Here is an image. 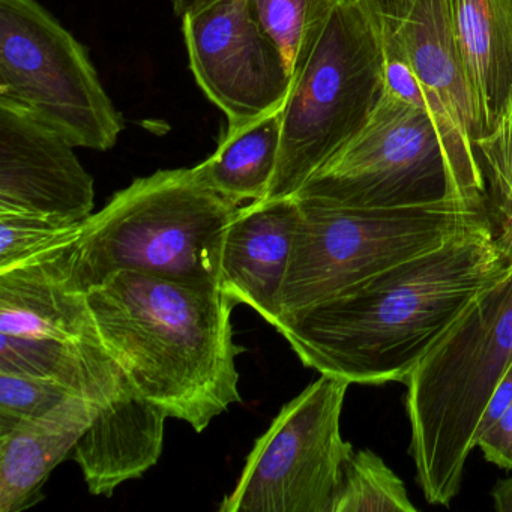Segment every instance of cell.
<instances>
[{
  "mask_svg": "<svg viewBox=\"0 0 512 512\" xmlns=\"http://www.w3.org/2000/svg\"><path fill=\"white\" fill-rule=\"evenodd\" d=\"M485 460L502 469L512 470V403L503 415L476 440Z\"/></svg>",
  "mask_w": 512,
  "mask_h": 512,
  "instance_id": "cell-23",
  "label": "cell"
},
{
  "mask_svg": "<svg viewBox=\"0 0 512 512\" xmlns=\"http://www.w3.org/2000/svg\"><path fill=\"white\" fill-rule=\"evenodd\" d=\"M94 421L86 398L70 395L40 418L0 436V512H20L44 499L43 488L58 464Z\"/></svg>",
  "mask_w": 512,
  "mask_h": 512,
  "instance_id": "cell-15",
  "label": "cell"
},
{
  "mask_svg": "<svg viewBox=\"0 0 512 512\" xmlns=\"http://www.w3.org/2000/svg\"><path fill=\"white\" fill-rule=\"evenodd\" d=\"M511 364L512 265L406 380L409 452L431 505H451L460 493L482 415Z\"/></svg>",
  "mask_w": 512,
  "mask_h": 512,
  "instance_id": "cell-4",
  "label": "cell"
},
{
  "mask_svg": "<svg viewBox=\"0 0 512 512\" xmlns=\"http://www.w3.org/2000/svg\"><path fill=\"white\" fill-rule=\"evenodd\" d=\"M512 265V221L463 230L274 328L302 364L350 385L406 383L470 302Z\"/></svg>",
  "mask_w": 512,
  "mask_h": 512,
  "instance_id": "cell-1",
  "label": "cell"
},
{
  "mask_svg": "<svg viewBox=\"0 0 512 512\" xmlns=\"http://www.w3.org/2000/svg\"><path fill=\"white\" fill-rule=\"evenodd\" d=\"M475 148L494 214L500 221H512V107L476 140Z\"/></svg>",
  "mask_w": 512,
  "mask_h": 512,
  "instance_id": "cell-22",
  "label": "cell"
},
{
  "mask_svg": "<svg viewBox=\"0 0 512 512\" xmlns=\"http://www.w3.org/2000/svg\"><path fill=\"white\" fill-rule=\"evenodd\" d=\"M511 403L512 364L509 365L505 376L500 380L499 386H497L496 391H494L493 397H491L490 403H488L487 409H485L484 415H482L481 424H479L478 427V434H476V440L503 415V412L511 406Z\"/></svg>",
  "mask_w": 512,
  "mask_h": 512,
  "instance_id": "cell-24",
  "label": "cell"
},
{
  "mask_svg": "<svg viewBox=\"0 0 512 512\" xmlns=\"http://www.w3.org/2000/svg\"><path fill=\"white\" fill-rule=\"evenodd\" d=\"M494 509L500 512H512V476L499 479L491 490Z\"/></svg>",
  "mask_w": 512,
  "mask_h": 512,
  "instance_id": "cell-25",
  "label": "cell"
},
{
  "mask_svg": "<svg viewBox=\"0 0 512 512\" xmlns=\"http://www.w3.org/2000/svg\"><path fill=\"white\" fill-rule=\"evenodd\" d=\"M350 383L320 374L256 440L220 512H331L352 443L341 436Z\"/></svg>",
  "mask_w": 512,
  "mask_h": 512,
  "instance_id": "cell-10",
  "label": "cell"
},
{
  "mask_svg": "<svg viewBox=\"0 0 512 512\" xmlns=\"http://www.w3.org/2000/svg\"><path fill=\"white\" fill-rule=\"evenodd\" d=\"M101 340L137 391L202 433L241 403L236 302L220 287L119 271L85 292Z\"/></svg>",
  "mask_w": 512,
  "mask_h": 512,
  "instance_id": "cell-2",
  "label": "cell"
},
{
  "mask_svg": "<svg viewBox=\"0 0 512 512\" xmlns=\"http://www.w3.org/2000/svg\"><path fill=\"white\" fill-rule=\"evenodd\" d=\"M406 485L370 449L353 452L331 512H413Z\"/></svg>",
  "mask_w": 512,
  "mask_h": 512,
  "instance_id": "cell-19",
  "label": "cell"
},
{
  "mask_svg": "<svg viewBox=\"0 0 512 512\" xmlns=\"http://www.w3.org/2000/svg\"><path fill=\"white\" fill-rule=\"evenodd\" d=\"M238 209L194 167L136 179L62 248L68 286L85 293L115 272L134 271L220 287L224 238Z\"/></svg>",
  "mask_w": 512,
  "mask_h": 512,
  "instance_id": "cell-3",
  "label": "cell"
},
{
  "mask_svg": "<svg viewBox=\"0 0 512 512\" xmlns=\"http://www.w3.org/2000/svg\"><path fill=\"white\" fill-rule=\"evenodd\" d=\"M74 148L62 134L0 100V215L62 226L88 220L94 178Z\"/></svg>",
  "mask_w": 512,
  "mask_h": 512,
  "instance_id": "cell-13",
  "label": "cell"
},
{
  "mask_svg": "<svg viewBox=\"0 0 512 512\" xmlns=\"http://www.w3.org/2000/svg\"><path fill=\"white\" fill-rule=\"evenodd\" d=\"M338 0H250L254 19L277 44L292 80L304 67Z\"/></svg>",
  "mask_w": 512,
  "mask_h": 512,
  "instance_id": "cell-18",
  "label": "cell"
},
{
  "mask_svg": "<svg viewBox=\"0 0 512 512\" xmlns=\"http://www.w3.org/2000/svg\"><path fill=\"white\" fill-rule=\"evenodd\" d=\"M293 197L343 208L490 203L464 190L433 116L388 89L358 136Z\"/></svg>",
  "mask_w": 512,
  "mask_h": 512,
  "instance_id": "cell-7",
  "label": "cell"
},
{
  "mask_svg": "<svg viewBox=\"0 0 512 512\" xmlns=\"http://www.w3.org/2000/svg\"><path fill=\"white\" fill-rule=\"evenodd\" d=\"M295 200L299 220L277 322L337 298L463 230L499 220L490 203L449 200L406 208H343Z\"/></svg>",
  "mask_w": 512,
  "mask_h": 512,
  "instance_id": "cell-5",
  "label": "cell"
},
{
  "mask_svg": "<svg viewBox=\"0 0 512 512\" xmlns=\"http://www.w3.org/2000/svg\"><path fill=\"white\" fill-rule=\"evenodd\" d=\"M83 223L62 226L37 218L0 215V272L77 241Z\"/></svg>",
  "mask_w": 512,
  "mask_h": 512,
  "instance_id": "cell-20",
  "label": "cell"
},
{
  "mask_svg": "<svg viewBox=\"0 0 512 512\" xmlns=\"http://www.w3.org/2000/svg\"><path fill=\"white\" fill-rule=\"evenodd\" d=\"M283 107L245 124H227L217 151L194 167L206 185L235 205L268 196L277 170Z\"/></svg>",
  "mask_w": 512,
  "mask_h": 512,
  "instance_id": "cell-17",
  "label": "cell"
},
{
  "mask_svg": "<svg viewBox=\"0 0 512 512\" xmlns=\"http://www.w3.org/2000/svg\"><path fill=\"white\" fill-rule=\"evenodd\" d=\"M385 92L379 41L352 0H338L283 106L277 170L265 200L293 197L358 136Z\"/></svg>",
  "mask_w": 512,
  "mask_h": 512,
  "instance_id": "cell-6",
  "label": "cell"
},
{
  "mask_svg": "<svg viewBox=\"0 0 512 512\" xmlns=\"http://www.w3.org/2000/svg\"><path fill=\"white\" fill-rule=\"evenodd\" d=\"M194 79L238 125L286 103L292 73L277 44L254 19L250 0H212L182 17Z\"/></svg>",
  "mask_w": 512,
  "mask_h": 512,
  "instance_id": "cell-12",
  "label": "cell"
},
{
  "mask_svg": "<svg viewBox=\"0 0 512 512\" xmlns=\"http://www.w3.org/2000/svg\"><path fill=\"white\" fill-rule=\"evenodd\" d=\"M298 220L295 197L251 202L239 206L224 238L220 289L272 326L278 319V298Z\"/></svg>",
  "mask_w": 512,
  "mask_h": 512,
  "instance_id": "cell-14",
  "label": "cell"
},
{
  "mask_svg": "<svg viewBox=\"0 0 512 512\" xmlns=\"http://www.w3.org/2000/svg\"><path fill=\"white\" fill-rule=\"evenodd\" d=\"M79 359V394L94 409V421L71 452L89 493L112 496L160 460L169 416L149 403L98 334L83 302L74 328Z\"/></svg>",
  "mask_w": 512,
  "mask_h": 512,
  "instance_id": "cell-11",
  "label": "cell"
},
{
  "mask_svg": "<svg viewBox=\"0 0 512 512\" xmlns=\"http://www.w3.org/2000/svg\"><path fill=\"white\" fill-rule=\"evenodd\" d=\"M212 0H172L173 11L176 16L184 17L185 14L190 11L196 10V8L203 7V5L209 4Z\"/></svg>",
  "mask_w": 512,
  "mask_h": 512,
  "instance_id": "cell-26",
  "label": "cell"
},
{
  "mask_svg": "<svg viewBox=\"0 0 512 512\" xmlns=\"http://www.w3.org/2000/svg\"><path fill=\"white\" fill-rule=\"evenodd\" d=\"M449 5L479 139L512 107V0H449Z\"/></svg>",
  "mask_w": 512,
  "mask_h": 512,
  "instance_id": "cell-16",
  "label": "cell"
},
{
  "mask_svg": "<svg viewBox=\"0 0 512 512\" xmlns=\"http://www.w3.org/2000/svg\"><path fill=\"white\" fill-rule=\"evenodd\" d=\"M383 55L385 89L433 116L472 199L488 200L476 154L478 122L455 41L449 0H352Z\"/></svg>",
  "mask_w": 512,
  "mask_h": 512,
  "instance_id": "cell-9",
  "label": "cell"
},
{
  "mask_svg": "<svg viewBox=\"0 0 512 512\" xmlns=\"http://www.w3.org/2000/svg\"><path fill=\"white\" fill-rule=\"evenodd\" d=\"M0 100L76 148L110 151L125 128L88 50L37 0H0Z\"/></svg>",
  "mask_w": 512,
  "mask_h": 512,
  "instance_id": "cell-8",
  "label": "cell"
},
{
  "mask_svg": "<svg viewBox=\"0 0 512 512\" xmlns=\"http://www.w3.org/2000/svg\"><path fill=\"white\" fill-rule=\"evenodd\" d=\"M70 395L73 392L58 380L0 371V436L46 415Z\"/></svg>",
  "mask_w": 512,
  "mask_h": 512,
  "instance_id": "cell-21",
  "label": "cell"
}]
</instances>
